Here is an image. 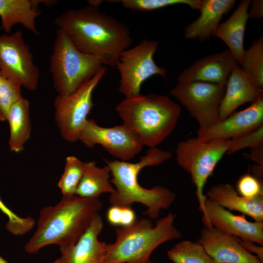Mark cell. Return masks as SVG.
<instances>
[{"label": "cell", "instance_id": "cell-1", "mask_svg": "<svg viewBox=\"0 0 263 263\" xmlns=\"http://www.w3.org/2000/svg\"><path fill=\"white\" fill-rule=\"evenodd\" d=\"M54 22L64 30L80 51L99 57L103 65L115 66L119 54L132 43L125 24L99 7L86 5L70 9Z\"/></svg>", "mask_w": 263, "mask_h": 263}, {"label": "cell", "instance_id": "cell-2", "mask_svg": "<svg viewBox=\"0 0 263 263\" xmlns=\"http://www.w3.org/2000/svg\"><path fill=\"white\" fill-rule=\"evenodd\" d=\"M102 207L98 198L63 196L57 205L40 209L37 229L25 244V251L36 254L50 244L58 245L60 252L70 248L85 233Z\"/></svg>", "mask_w": 263, "mask_h": 263}, {"label": "cell", "instance_id": "cell-3", "mask_svg": "<svg viewBox=\"0 0 263 263\" xmlns=\"http://www.w3.org/2000/svg\"><path fill=\"white\" fill-rule=\"evenodd\" d=\"M171 157L169 151L155 147L149 148L136 163L118 160L107 162L112 176L110 181L115 188L109 196L111 205L132 207L133 203H139L147 207L144 214L152 219L158 218L162 209H167L172 204L175 193L161 186L145 188L139 184L137 177L143 168L159 165Z\"/></svg>", "mask_w": 263, "mask_h": 263}, {"label": "cell", "instance_id": "cell-4", "mask_svg": "<svg viewBox=\"0 0 263 263\" xmlns=\"http://www.w3.org/2000/svg\"><path fill=\"white\" fill-rule=\"evenodd\" d=\"M115 110L123 124L150 148H155L172 132L181 112L180 106L169 97L154 93L125 97Z\"/></svg>", "mask_w": 263, "mask_h": 263}, {"label": "cell", "instance_id": "cell-5", "mask_svg": "<svg viewBox=\"0 0 263 263\" xmlns=\"http://www.w3.org/2000/svg\"><path fill=\"white\" fill-rule=\"evenodd\" d=\"M176 216L170 212L158 219L155 226L149 219L142 218L117 228L115 241L107 244L102 263H146L162 244L181 237V231L174 225Z\"/></svg>", "mask_w": 263, "mask_h": 263}, {"label": "cell", "instance_id": "cell-6", "mask_svg": "<svg viewBox=\"0 0 263 263\" xmlns=\"http://www.w3.org/2000/svg\"><path fill=\"white\" fill-rule=\"evenodd\" d=\"M103 66L99 57L80 51L64 30H57L50 57V71L57 95L72 94Z\"/></svg>", "mask_w": 263, "mask_h": 263}, {"label": "cell", "instance_id": "cell-7", "mask_svg": "<svg viewBox=\"0 0 263 263\" xmlns=\"http://www.w3.org/2000/svg\"><path fill=\"white\" fill-rule=\"evenodd\" d=\"M230 139L208 141L197 137L190 138L178 143L175 150L178 164L190 175L196 188L199 209L206 218L205 202L207 197L204 188L208 178L228 149Z\"/></svg>", "mask_w": 263, "mask_h": 263}, {"label": "cell", "instance_id": "cell-8", "mask_svg": "<svg viewBox=\"0 0 263 263\" xmlns=\"http://www.w3.org/2000/svg\"><path fill=\"white\" fill-rule=\"evenodd\" d=\"M159 42L144 39L131 49L121 52L115 62L120 75L119 92L125 97L140 94L142 84L154 75L166 77V68L159 67L153 60Z\"/></svg>", "mask_w": 263, "mask_h": 263}, {"label": "cell", "instance_id": "cell-9", "mask_svg": "<svg viewBox=\"0 0 263 263\" xmlns=\"http://www.w3.org/2000/svg\"><path fill=\"white\" fill-rule=\"evenodd\" d=\"M107 72L103 66L90 79L70 96L57 95L54 100L55 121L63 138L73 142L78 140L93 105V93Z\"/></svg>", "mask_w": 263, "mask_h": 263}, {"label": "cell", "instance_id": "cell-10", "mask_svg": "<svg viewBox=\"0 0 263 263\" xmlns=\"http://www.w3.org/2000/svg\"><path fill=\"white\" fill-rule=\"evenodd\" d=\"M33 58L21 31L0 34V74L31 91L37 89L40 76Z\"/></svg>", "mask_w": 263, "mask_h": 263}, {"label": "cell", "instance_id": "cell-11", "mask_svg": "<svg viewBox=\"0 0 263 263\" xmlns=\"http://www.w3.org/2000/svg\"><path fill=\"white\" fill-rule=\"evenodd\" d=\"M225 85L202 81L177 82L170 93L198 122L207 128L219 120V108Z\"/></svg>", "mask_w": 263, "mask_h": 263}, {"label": "cell", "instance_id": "cell-12", "mask_svg": "<svg viewBox=\"0 0 263 263\" xmlns=\"http://www.w3.org/2000/svg\"><path fill=\"white\" fill-rule=\"evenodd\" d=\"M78 140L89 148L100 145L111 155L123 161L133 158L144 146L139 136L125 124L102 127L93 119H87Z\"/></svg>", "mask_w": 263, "mask_h": 263}, {"label": "cell", "instance_id": "cell-13", "mask_svg": "<svg viewBox=\"0 0 263 263\" xmlns=\"http://www.w3.org/2000/svg\"><path fill=\"white\" fill-rule=\"evenodd\" d=\"M263 125V90L261 91L246 109L233 112L205 129H199L197 137L208 141L231 139L255 130Z\"/></svg>", "mask_w": 263, "mask_h": 263}, {"label": "cell", "instance_id": "cell-14", "mask_svg": "<svg viewBox=\"0 0 263 263\" xmlns=\"http://www.w3.org/2000/svg\"><path fill=\"white\" fill-rule=\"evenodd\" d=\"M204 226L213 227L226 234L263 246V222H251L245 215H235L207 197L205 202Z\"/></svg>", "mask_w": 263, "mask_h": 263}, {"label": "cell", "instance_id": "cell-15", "mask_svg": "<svg viewBox=\"0 0 263 263\" xmlns=\"http://www.w3.org/2000/svg\"><path fill=\"white\" fill-rule=\"evenodd\" d=\"M197 242L217 263H263L242 246L239 238L213 227L204 226Z\"/></svg>", "mask_w": 263, "mask_h": 263}, {"label": "cell", "instance_id": "cell-16", "mask_svg": "<svg viewBox=\"0 0 263 263\" xmlns=\"http://www.w3.org/2000/svg\"><path fill=\"white\" fill-rule=\"evenodd\" d=\"M238 64L228 49L202 57L182 71L177 82L202 81L225 85L235 64Z\"/></svg>", "mask_w": 263, "mask_h": 263}, {"label": "cell", "instance_id": "cell-17", "mask_svg": "<svg viewBox=\"0 0 263 263\" xmlns=\"http://www.w3.org/2000/svg\"><path fill=\"white\" fill-rule=\"evenodd\" d=\"M103 228L102 217L97 213L77 242L70 248L61 251V256L53 263H102L107 244L99 241L98 237Z\"/></svg>", "mask_w": 263, "mask_h": 263}, {"label": "cell", "instance_id": "cell-18", "mask_svg": "<svg viewBox=\"0 0 263 263\" xmlns=\"http://www.w3.org/2000/svg\"><path fill=\"white\" fill-rule=\"evenodd\" d=\"M263 89L258 88L241 67H233L225 84V92L219 108V120H223L240 106L252 102Z\"/></svg>", "mask_w": 263, "mask_h": 263}, {"label": "cell", "instance_id": "cell-19", "mask_svg": "<svg viewBox=\"0 0 263 263\" xmlns=\"http://www.w3.org/2000/svg\"><path fill=\"white\" fill-rule=\"evenodd\" d=\"M235 0H200L198 10L199 16L186 26L184 38L208 40L213 31L219 24L224 15L227 14L234 6Z\"/></svg>", "mask_w": 263, "mask_h": 263}, {"label": "cell", "instance_id": "cell-20", "mask_svg": "<svg viewBox=\"0 0 263 263\" xmlns=\"http://www.w3.org/2000/svg\"><path fill=\"white\" fill-rule=\"evenodd\" d=\"M250 0L240 1L231 16L217 26L212 36L220 38L227 46L233 57L240 66L244 52V38L246 24L248 19V9Z\"/></svg>", "mask_w": 263, "mask_h": 263}, {"label": "cell", "instance_id": "cell-21", "mask_svg": "<svg viewBox=\"0 0 263 263\" xmlns=\"http://www.w3.org/2000/svg\"><path fill=\"white\" fill-rule=\"evenodd\" d=\"M207 197L220 206L247 215L255 221L263 222V196L249 199L240 195L229 183H219L212 187Z\"/></svg>", "mask_w": 263, "mask_h": 263}, {"label": "cell", "instance_id": "cell-22", "mask_svg": "<svg viewBox=\"0 0 263 263\" xmlns=\"http://www.w3.org/2000/svg\"><path fill=\"white\" fill-rule=\"evenodd\" d=\"M37 0H0L1 27L7 33L17 24L39 35L36 26V19L40 15Z\"/></svg>", "mask_w": 263, "mask_h": 263}, {"label": "cell", "instance_id": "cell-23", "mask_svg": "<svg viewBox=\"0 0 263 263\" xmlns=\"http://www.w3.org/2000/svg\"><path fill=\"white\" fill-rule=\"evenodd\" d=\"M7 121L10 128L9 149L19 152L23 150L32 130L28 100L22 97L15 102L9 111Z\"/></svg>", "mask_w": 263, "mask_h": 263}, {"label": "cell", "instance_id": "cell-24", "mask_svg": "<svg viewBox=\"0 0 263 263\" xmlns=\"http://www.w3.org/2000/svg\"><path fill=\"white\" fill-rule=\"evenodd\" d=\"M110 176L109 166L100 168L96 166L95 161H90L78 185L75 195L84 198H96L103 193H113L115 188L110 181Z\"/></svg>", "mask_w": 263, "mask_h": 263}, {"label": "cell", "instance_id": "cell-25", "mask_svg": "<svg viewBox=\"0 0 263 263\" xmlns=\"http://www.w3.org/2000/svg\"><path fill=\"white\" fill-rule=\"evenodd\" d=\"M168 258L173 263H217L197 242L183 240L167 252Z\"/></svg>", "mask_w": 263, "mask_h": 263}, {"label": "cell", "instance_id": "cell-26", "mask_svg": "<svg viewBox=\"0 0 263 263\" xmlns=\"http://www.w3.org/2000/svg\"><path fill=\"white\" fill-rule=\"evenodd\" d=\"M241 68L254 84L263 89V37L253 40L245 50Z\"/></svg>", "mask_w": 263, "mask_h": 263}, {"label": "cell", "instance_id": "cell-27", "mask_svg": "<svg viewBox=\"0 0 263 263\" xmlns=\"http://www.w3.org/2000/svg\"><path fill=\"white\" fill-rule=\"evenodd\" d=\"M90 161L84 162L74 156L66 158L64 172L57 184L63 196L75 195L78 185Z\"/></svg>", "mask_w": 263, "mask_h": 263}, {"label": "cell", "instance_id": "cell-28", "mask_svg": "<svg viewBox=\"0 0 263 263\" xmlns=\"http://www.w3.org/2000/svg\"><path fill=\"white\" fill-rule=\"evenodd\" d=\"M113 1L121 2L122 6L126 9L144 12L177 4H186L192 9L198 10L200 0H120Z\"/></svg>", "mask_w": 263, "mask_h": 263}, {"label": "cell", "instance_id": "cell-29", "mask_svg": "<svg viewBox=\"0 0 263 263\" xmlns=\"http://www.w3.org/2000/svg\"><path fill=\"white\" fill-rule=\"evenodd\" d=\"M21 87L0 74V121L7 120L11 107L22 97Z\"/></svg>", "mask_w": 263, "mask_h": 263}, {"label": "cell", "instance_id": "cell-30", "mask_svg": "<svg viewBox=\"0 0 263 263\" xmlns=\"http://www.w3.org/2000/svg\"><path fill=\"white\" fill-rule=\"evenodd\" d=\"M0 210L8 218L6 224V229L15 235L20 236L27 233L35 225L34 218L30 216L26 218L18 216L4 204L0 198Z\"/></svg>", "mask_w": 263, "mask_h": 263}, {"label": "cell", "instance_id": "cell-31", "mask_svg": "<svg viewBox=\"0 0 263 263\" xmlns=\"http://www.w3.org/2000/svg\"><path fill=\"white\" fill-rule=\"evenodd\" d=\"M263 146V125L258 129L229 140L227 154H232L245 148Z\"/></svg>", "mask_w": 263, "mask_h": 263}, {"label": "cell", "instance_id": "cell-32", "mask_svg": "<svg viewBox=\"0 0 263 263\" xmlns=\"http://www.w3.org/2000/svg\"><path fill=\"white\" fill-rule=\"evenodd\" d=\"M237 192L243 197L252 199L263 196V183L249 173L242 175L237 183Z\"/></svg>", "mask_w": 263, "mask_h": 263}, {"label": "cell", "instance_id": "cell-33", "mask_svg": "<svg viewBox=\"0 0 263 263\" xmlns=\"http://www.w3.org/2000/svg\"><path fill=\"white\" fill-rule=\"evenodd\" d=\"M242 246L248 252L256 256L263 263V247L255 245L253 242L247 240L240 239Z\"/></svg>", "mask_w": 263, "mask_h": 263}, {"label": "cell", "instance_id": "cell-34", "mask_svg": "<svg viewBox=\"0 0 263 263\" xmlns=\"http://www.w3.org/2000/svg\"><path fill=\"white\" fill-rule=\"evenodd\" d=\"M121 216L122 207L112 206L107 211V220L113 225H121Z\"/></svg>", "mask_w": 263, "mask_h": 263}, {"label": "cell", "instance_id": "cell-35", "mask_svg": "<svg viewBox=\"0 0 263 263\" xmlns=\"http://www.w3.org/2000/svg\"><path fill=\"white\" fill-rule=\"evenodd\" d=\"M249 12H248V18L259 19L263 17V0H253Z\"/></svg>", "mask_w": 263, "mask_h": 263}, {"label": "cell", "instance_id": "cell-36", "mask_svg": "<svg viewBox=\"0 0 263 263\" xmlns=\"http://www.w3.org/2000/svg\"><path fill=\"white\" fill-rule=\"evenodd\" d=\"M136 215L132 207H122V216L120 226H126L135 221Z\"/></svg>", "mask_w": 263, "mask_h": 263}, {"label": "cell", "instance_id": "cell-37", "mask_svg": "<svg viewBox=\"0 0 263 263\" xmlns=\"http://www.w3.org/2000/svg\"><path fill=\"white\" fill-rule=\"evenodd\" d=\"M244 155L246 158L263 166V146L251 149L249 153H245Z\"/></svg>", "mask_w": 263, "mask_h": 263}, {"label": "cell", "instance_id": "cell-38", "mask_svg": "<svg viewBox=\"0 0 263 263\" xmlns=\"http://www.w3.org/2000/svg\"><path fill=\"white\" fill-rule=\"evenodd\" d=\"M252 171L253 173V175L263 181V166L256 164L252 166Z\"/></svg>", "mask_w": 263, "mask_h": 263}, {"label": "cell", "instance_id": "cell-39", "mask_svg": "<svg viewBox=\"0 0 263 263\" xmlns=\"http://www.w3.org/2000/svg\"><path fill=\"white\" fill-rule=\"evenodd\" d=\"M87 1L89 5L98 7L103 1L100 0H89Z\"/></svg>", "mask_w": 263, "mask_h": 263}, {"label": "cell", "instance_id": "cell-40", "mask_svg": "<svg viewBox=\"0 0 263 263\" xmlns=\"http://www.w3.org/2000/svg\"><path fill=\"white\" fill-rule=\"evenodd\" d=\"M0 263H8L0 255Z\"/></svg>", "mask_w": 263, "mask_h": 263}, {"label": "cell", "instance_id": "cell-41", "mask_svg": "<svg viewBox=\"0 0 263 263\" xmlns=\"http://www.w3.org/2000/svg\"><path fill=\"white\" fill-rule=\"evenodd\" d=\"M146 263H156L154 262H152L150 259Z\"/></svg>", "mask_w": 263, "mask_h": 263}]
</instances>
